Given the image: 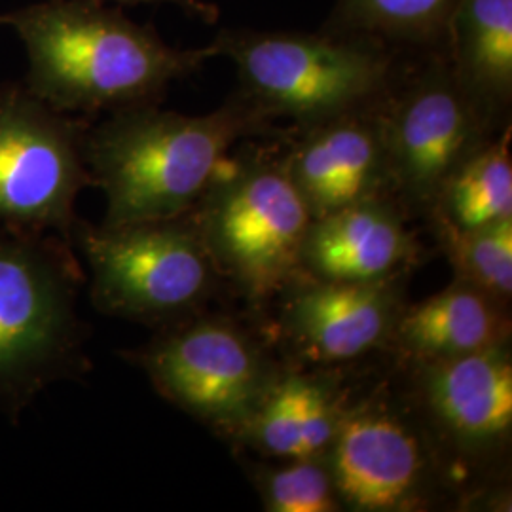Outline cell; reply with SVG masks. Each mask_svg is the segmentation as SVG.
Masks as SVG:
<instances>
[{
	"instance_id": "9",
	"label": "cell",
	"mask_w": 512,
	"mask_h": 512,
	"mask_svg": "<svg viewBox=\"0 0 512 512\" xmlns=\"http://www.w3.org/2000/svg\"><path fill=\"white\" fill-rule=\"evenodd\" d=\"M88 124L48 107L23 86L0 88V228L73 241L74 202L92 175Z\"/></svg>"
},
{
	"instance_id": "23",
	"label": "cell",
	"mask_w": 512,
	"mask_h": 512,
	"mask_svg": "<svg viewBox=\"0 0 512 512\" xmlns=\"http://www.w3.org/2000/svg\"><path fill=\"white\" fill-rule=\"evenodd\" d=\"M0 23H6V21H4V16H0Z\"/></svg>"
},
{
	"instance_id": "20",
	"label": "cell",
	"mask_w": 512,
	"mask_h": 512,
	"mask_svg": "<svg viewBox=\"0 0 512 512\" xmlns=\"http://www.w3.org/2000/svg\"><path fill=\"white\" fill-rule=\"evenodd\" d=\"M435 222V234L448 256L456 277L476 289L511 304L512 219L459 230L446 222Z\"/></svg>"
},
{
	"instance_id": "15",
	"label": "cell",
	"mask_w": 512,
	"mask_h": 512,
	"mask_svg": "<svg viewBox=\"0 0 512 512\" xmlns=\"http://www.w3.org/2000/svg\"><path fill=\"white\" fill-rule=\"evenodd\" d=\"M387 342L410 363L484 351L511 342L509 306L456 277L439 294L403 308Z\"/></svg>"
},
{
	"instance_id": "2",
	"label": "cell",
	"mask_w": 512,
	"mask_h": 512,
	"mask_svg": "<svg viewBox=\"0 0 512 512\" xmlns=\"http://www.w3.org/2000/svg\"><path fill=\"white\" fill-rule=\"evenodd\" d=\"M272 120L236 93L222 107L186 116L156 105L116 110L86 131L84 160L107 196L105 226L188 215L241 139Z\"/></svg>"
},
{
	"instance_id": "4",
	"label": "cell",
	"mask_w": 512,
	"mask_h": 512,
	"mask_svg": "<svg viewBox=\"0 0 512 512\" xmlns=\"http://www.w3.org/2000/svg\"><path fill=\"white\" fill-rule=\"evenodd\" d=\"M71 241L0 228V410H19L54 380L82 370Z\"/></svg>"
},
{
	"instance_id": "13",
	"label": "cell",
	"mask_w": 512,
	"mask_h": 512,
	"mask_svg": "<svg viewBox=\"0 0 512 512\" xmlns=\"http://www.w3.org/2000/svg\"><path fill=\"white\" fill-rule=\"evenodd\" d=\"M285 291L281 327L300 355L344 363L385 344L403 311L399 277L338 283L304 277Z\"/></svg>"
},
{
	"instance_id": "12",
	"label": "cell",
	"mask_w": 512,
	"mask_h": 512,
	"mask_svg": "<svg viewBox=\"0 0 512 512\" xmlns=\"http://www.w3.org/2000/svg\"><path fill=\"white\" fill-rule=\"evenodd\" d=\"M300 131L281 160L313 219L389 196L378 101Z\"/></svg>"
},
{
	"instance_id": "11",
	"label": "cell",
	"mask_w": 512,
	"mask_h": 512,
	"mask_svg": "<svg viewBox=\"0 0 512 512\" xmlns=\"http://www.w3.org/2000/svg\"><path fill=\"white\" fill-rule=\"evenodd\" d=\"M410 368V404L446 469L505 458L512 439L511 342Z\"/></svg>"
},
{
	"instance_id": "14",
	"label": "cell",
	"mask_w": 512,
	"mask_h": 512,
	"mask_svg": "<svg viewBox=\"0 0 512 512\" xmlns=\"http://www.w3.org/2000/svg\"><path fill=\"white\" fill-rule=\"evenodd\" d=\"M418 243L389 196L349 205L311 220L302 245V277L338 283H376L401 277Z\"/></svg>"
},
{
	"instance_id": "10",
	"label": "cell",
	"mask_w": 512,
	"mask_h": 512,
	"mask_svg": "<svg viewBox=\"0 0 512 512\" xmlns=\"http://www.w3.org/2000/svg\"><path fill=\"white\" fill-rule=\"evenodd\" d=\"M325 458L349 511H427L446 490L448 469L412 404L387 395L346 406Z\"/></svg>"
},
{
	"instance_id": "19",
	"label": "cell",
	"mask_w": 512,
	"mask_h": 512,
	"mask_svg": "<svg viewBox=\"0 0 512 512\" xmlns=\"http://www.w3.org/2000/svg\"><path fill=\"white\" fill-rule=\"evenodd\" d=\"M458 0H340L332 31L382 44L442 46Z\"/></svg>"
},
{
	"instance_id": "18",
	"label": "cell",
	"mask_w": 512,
	"mask_h": 512,
	"mask_svg": "<svg viewBox=\"0 0 512 512\" xmlns=\"http://www.w3.org/2000/svg\"><path fill=\"white\" fill-rule=\"evenodd\" d=\"M429 217L459 230L512 219L511 124L459 165Z\"/></svg>"
},
{
	"instance_id": "8",
	"label": "cell",
	"mask_w": 512,
	"mask_h": 512,
	"mask_svg": "<svg viewBox=\"0 0 512 512\" xmlns=\"http://www.w3.org/2000/svg\"><path fill=\"white\" fill-rule=\"evenodd\" d=\"M129 359L165 401L234 440L281 372L234 321L198 313L165 327Z\"/></svg>"
},
{
	"instance_id": "6",
	"label": "cell",
	"mask_w": 512,
	"mask_h": 512,
	"mask_svg": "<svg viewBox=\"0 0 512 512\" xmlns=\"http://www.w3.org/2000/svg\"><path fill=\"white\" fill-rule=\"evenodd\" d=\"M92 270L95 308L150 327L196 315L213 293L217 268L190 215L122 226L74 224Z\"/></svg>"
},
{
	"instance_id": "1",
	"label": "cell",
	"mask_w": 512,
	"mask_h": 512,
	"mask_svg": "<svg viewBox=\"0 0 512 512\" xmlns=\"http://www.w3.org/2000/svg\"><path fill=\"white\" fill-rule=\"evenodd\" d=\"M27 59V90L59 112L156 105L169 84L219 57L215 44L175 48L99 0H46L6 14Z\"/></svg>"
},
{
	"instance_id": "5",
	"label": "cell",
	"mask_w": 512,
	"mask_h": 512,
	"mask_svg": "<svg viewBox=\"0 0 512 512\" xmlns=\"http://www.w3.org/2000/svg\"><path fill=\"white\" fill-rule=\"evenodd\" d=\"M220 275L251 300H266L302 277L311 211L281 156L245 148L228 156L188 213Z\"/></svg>"
},
{
	"instance_id": "21",
	"label": "cell",
	"mask_w": 512,
	"mask_h": 512,
	"mask_svg": "<svg viewBox=\"0 0 512 512\" xmlns=\"http://www.w3.org/2000/svg\"><path fill=\"white\" fill-rule=\"evenodd\" d=\"M264 509L272 512H336V494L327 458L287 459L285 465H258L253 473Z\"/></svg>"
},
{
	"instance_id": "3",
	"label": "cell",
	"mask_w": 512,
	"mask_h": 512,
	"mask_svg": "<svg viewBox=\"0 0 512 512\" xmlns=\"http://www.w3.org/2000/svg\"><path fill=\"white\" fill-rule=\"evenodd\" d=\"M213 44L232 59L239 95L270 120L291 118L298 128L374 105L399 73L387 44L338 31L224 29Z\"/></svg>"
},
{
	"instance_id": "16",
	"label": "cell",
	"mask_w": 512,
	"mask_h": 512,
	"mask_svg": "<svg viewBox=\"0 0 512 512\" xmlns=\"http://www.w3.org/2000/svg\"><path fill=\"white\" fill-rule=\"evenodd\" d=\"M348 403L323 376L279 372L236 440L268 458H321Z\"/></svg>"
},
{
	"instance_id": "22",
	"label": "cell",
	"mask_w": 512,
	"mask_h": 512,
	"mask_svg": "<svg viewBox=\"0 0 512 512\" xmlns=\"http://www.w3.org/2000/svg\"><path fill=\"white\" fill-rule=\"evenodd\" d=\"M99 2H116V4H175L186 10L190 16L213 23L219 18V10L205 0H99Z\"/></svg>"
},
{
	"instance_id": "7",
	"label": "cell",
	"mask_w": 512,
	"mask_h": 512,
	"mask_svg": "<svg viewBox=\"0 0 512 512\" xmlns=\"http://www.w3.org/2000/svg\"><path fill=\"white\" fill-rule=\"evenodd\" d=\"M389 196L406 213L431 215L440 192L499 126L459 84L442 52L397 73L378 101Z\"/></svg>"
},
{
	"instance_id": "17",
	"label": "cell",
	"mask_w": 512,
	"mask_h": 512,
	"mask_svg": "<svg viewBox=\"0 0 512 512\" xmlns=\"http://www.w3.org/2000/svg\"><path fill=\"white\" fill-rule=\"evenodd\" d=\"M442 54L459 84L503 128L512 101V0H458Z\"/></svg>"
}]
</instances>
